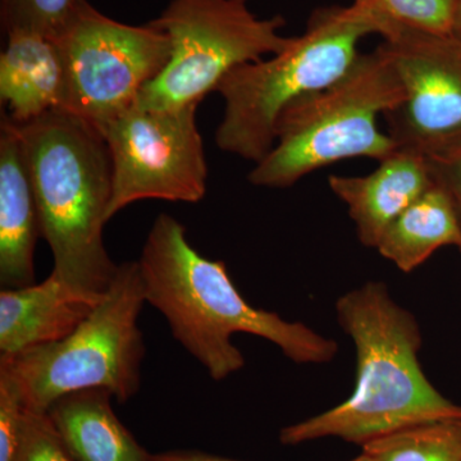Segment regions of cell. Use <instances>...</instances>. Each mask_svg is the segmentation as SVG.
Listing matches in <instances>:
<instances>
[{"label":"cell","instance_id":"2e32d148","mask_svg":"<svg viewBox=\"0 0 461 461\" xmlns=\"http://www.w3.org/2000/svg\"><path fill=\"white\" fill-rule=\"evenodd\" d=\"M461 240V222L454 203L433 184L390 224L377 245L384 259L409 273L429 259L438 249Z\"/></svg>","mask_w":461,"mask_h":461},{"label":"cell","instance_id":"484cf974","mask_svg":"<svg viewBox=\"0 0 461 461\" xmlns=\"http://www.w3.org/2000/svg\"><path fill=\"white\" fill-rule=\"evenodd\" d=\"M456 248H457V249H459V251H460V253H461V240H460L459 244H457V247H456Z\"/></svg>","mask_w":461,"mask_h":461},{"label":"cell","instance_id":"52a82bcc","mask_svg":"<svg viewBox=\"0 0 461 461\" xmlns=\"http://www.w3.org/2000/svg\"><path fill=\"white\" fill-rule=\"evenodd\" d=\"M171 44L168 65L136 105L176 109L200 104L232 69L286 50L284 17L259 18L248 0H171L150 21Z\"/></svg>","mask_w":461,"mask_h":461},{"label":"cell","instance_id":"5bb4252c","mask_svg":"<svg viewBox=\"0 0 461 461\" xmlns=\"http://www.w3.org/2000/svg\"><path fill=\"white\" fill-rule=\"evenodd\" d=\"M65 63L57 41L32 32H7L0 56V100L18 124L62 108Z\"/></svg>","mask_w":461,"mask_h":461},{"label":"cell","instance_id":"d4e9b609","mask_svg":"<svg viewBox=\"0 0 461 461\" xmlns=\"http://www.w3.org/2000/svg\"><path fill=\"white\" fill-rule=\"evenodd\" d=\"M350 461H375V460H373V457L371 456V455L362 453L359 455V456L355 457V459L350 460Z\"/></svg>","mask_w":461,"mask_h":461},{"label":"cell","instance_id":"3957f363","mask_svg":"<svg viewBox=\"0 0 461 461\" xmlns=\"http://www.w3.org/2000/svg\"><path fill=\"white\" fill-rule=\"evenodd\" d=\"M18 131L41 238L53 254L51 275L100 302L118 269L103 240L113 190L107 142L94 124L63 111L18 124Z\"/></svg>","mask_w":461,"mask_h":461},{"label":"cell","instance_id":"ffe728a7","mask_svg":"<svg viewBox=\"0 0 461 461\" xmlns=\"http://www.w3.org/2000/svg\"><path fill=\"white\" fill-rule=\"evenodd\" d=\"M27 408L20 384L0 363V461H14L23 441Z\"/></svg>","mask_w":461,"mask_h":461},{"label":"cell","instance_id":"9c48e42d","mask_svg":"<svg viewBox=\"0 0 461 461\" xmlns=\"http://www.w3.org/2000/svg\"><path fill=\"white\" fill-rule=\"evenodd\" d=\"M199 104L176 109L133 105L100 127L108 145L113 190L107 220L136 202H202L208 166L196 124Z\"/></svg>","mask_w":461,"mask_h":461},{"label":"cell","instance_id":"603a6c76","mask_svg":"<svg viewBox=\"0 0 461 461\" xmlns=\"http://www.w3.org/2000/svg\"><path fill=\"white\" fill-rule=\"evenodd\" d=\"M153 461H236L224 459V457L214 456L204 453H195V451H169L153 455Z\"/></svg>","mask_w":461,"mask_h":461},{"label":"cell","instance_id":"cb8c5ba5","mask_svg":"<svg viewBox=\"0 0 461 461\" xmlns=\"http://www.w3.org/2000/svg\"><path fill=\"white\" fill-rule=\"evenodd\" d=\"M454 36L461 41V0H456V17H455Z\"/></svg>","mask_w":461,"mask_h":461},{"label":"cell","instance_id":"ba28073f","mask_svg":"<svg viewBox=\"0 0 461 461\" xmlns=\"http://www.w3.org/2000/svg\"><path fill=\"white\" fill-rule=\"evenodd\" d=\"M65 63L62 108L96 129L131 109L168 65L171 44L153 23L126 25L83 0L54 38Z\"/></svg>","mask_w":461,"mask_h":461},{"label":"cell","instance_id":"7402d4cb","mask_svg":"<svg viewBox=\"0 0 461 461\" xmlns=\"http://www.w3.org/2000/svg\"><path fill=\"white\" fill-rule=\"evenodd\" d=\"M427 160L433 181L450 196L461 222V145Z\"/></svg>","mask_w":461,"mask_h":461},{"label":"cell","instance_id":"277c9868","mask_svg":"<svg viewBox=\"0 0 461 461\" xmlns=\"http://www.w3.org/2000/svg\"><path fill=\"white\" fill-rule=\"evenodd\" d=\"M387 32L381 18L355 3L315 11L306 32L286 50L232 69L218 85L224 114L215 132L217 147L260 162L275 145L282 113L339 80L360 56L362 39Z\"/></svg>","mask_w":461,"mask_h":461},{"label":"cell","instance_id":"4fadbf2b","mask_svg":"<svg viewBox=\"0 0 461 461\" xmlns=\"http://www.w3.org/2000/svg\"><path fill=\"white\" fill-rule=\"evenodd\" d=\"M100 302L76 293L54 275L32 286L2 288L0 355L62 341Z\"/></svg>","mask_w":461,"mask_h":461},{"label":"cell","instance_id":"30bf717a","mask_svg":"<svg viewBox=\"0 0 461 461\" xmlns=\"http://www.w3.org/2000/svg\"><path fill=\"white\" fill-rule=\"evenodd\" d=\"M382 45L403 90L384 114L397 150L430 158L461 145V41L396 27Z\"/></svg>","mask_w":461,"mask_h":461},{"label":"cell","instance_id":"6da1fadb","mask_svg":"<svg viewBox=\"0 0 461 461\" xmlns=\"http://www.w3.org/2000/svg\"><path fill=\"white\" fill-rule=\"evenodd\" d=\"M138 263L145 300L213 381L245 366L244 354L232 342L236 333L267 339L297 364L330 363L339 353L335 339L249 304L226 264L202 256L187 240L184 224L171 214L158 215Z\"/></svg>","mask_w":461,"mask_h":461},{"label":"cell","instance_id":"5b68a950","mask_svg":"<svg viewBox=\"0 0 461 461\" xmlns=\"http://www.w3.org/2000/svg\"><path fill=\"white\" fill-rule=\"evenodd\" d=\"M403 90L386 50L360 54L326 89L309 94L282 113L276 142L254 165V186L286 189L304 176L348 158L384 159L395 142L378 127L379 115L402 103Z\"/></svg>","mask_w":461,"mask_h":461},{"label":"cell","instance_id":"7a4b0ae2","mask_svg":"<svg viewBox=\"0 0 461 461\" xmlns=\"http://www.w3.org/2000/svg\"><path fill=\"white\" fill-rule=\"evenodd\" d=\"M336 313L357 353L353 393L336 408L282 429V444L336 437L363 446L417 424L461 417V406L424 375L420 324L386 285L372 281L348 291L336 303Z\"/></svg>","mask_w":461,"mask_h":461},{"label":"cell","instance_id":"e0dca14e","mask_svg":"<svg viewBox=\"0 0 461 461\" xmlns=\"http://www.w3.org/2000/svg\"><path fill=\"white\" fill-rule=\"evenodd\" d=\"M362 448L375 461H461V417L400 429Z\"/></svg>","mask_w":461,"mask_h":461},{"label":"cell","instance_id":"9a60e30c","mask_svg":"<svg viewBox=\"0 0 461 461\" xmlns=\"http://www.w3.org/2000/svg\"><path fill=\"white\" fill-rule=\"evenodd\" d=\"M104 388L76 391L51 403L47 414L76 461H153L115 417Z\"/></svg>","mask_w":461,"mask_h":461},{"label":"cell","instance_id":"7c38bea8","mask_svg":"<svg viewBox=\"0 0 461 461\" xmlns=\"http://www.w3.org/2000/svg\"><path fill=\"white\" fill-rule=\"evenodd\" d=\"M41 238L38 206L18 124L3 114L0 124V285L35 284L33 256Z\"/></svg>","mask_w":461,"mask_h":461},{"label":"cell","instance_id":"44dd1931","mask_svg":"<svg viewBox=\"0 0 461 461\" xmlns=\"http://www.w3.org/2000/svg\"><path fill=\"white\" fill-rule=\"evenodd\" d=\"M14 461H76L47 412L27 411L23 441Z\"/></svg>","mask_w":461,"mask_h":461},{"label":"cell","instance_id":"ac0fdd59","mask_svg":"<svg viewBox=\"0 0 461 461\" xmlns=\"http://www.w3.org/2000/svg\"><path fill=\"white\" fill-rule=\"evenodd\" d=\"M354 3L386 23L388 32L384 36L396 27L454 36L456 0H354Z\"/></svg>","mask_w":461,"mask_h":461},{"label":"cell","instance_id":"8992f818","mask_svg":"<svg viewBox=\"0 0 461 461\" xmlns=\"http://www.w3.org/2000/svg\"><path fill=\"white\" fill-rule=\"evenodd\" d=\"M145 303L138 260L118 264L102 302L68 338L0 355L27 408L47 412L60 397L87 388H104L120 402L132 399L141 388L145 342L139 318Z\"/></svg>","mask_w":461,"mask_h":461},{"label":"cell","instance_id":"d6986e66","mask_svg":"<svg viewBox=\"0 0 461 461\" xmlns=\"http://www.w3.org/2000/svg\"><path fill=\"white\" fill-rule=\"evenodd\" d=\"M83 0H0L5 33L23 30L57 38Z\"/></svg>","mask_w":461,"mask_h":461},{"label":"cell","instance_id":"8fae6325","mask_svg":"<svg viewBox=\"0 0 461 461\" xmlns=\"http://www.w3.org/2000/svg\"><path fill=\"white\" fill-rule=\"evenodd\" d=\"M433 184L426 157L397 149L369 175L329 178L330 190L348 206L360 242L373 249L390 224Z\"/></svg>","mask_w":461,"mask_h":461}]
</instances>
